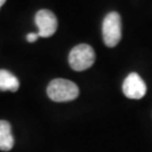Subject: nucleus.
<instances>
[{
  "instance_id": "423d86ee",
  "label": "nucleus",
  "mask_w": 152,
  "mask_h": 152,
  "mask_svg": "<svg viewBox=\"0 0 152 152\" xmlns=\"http://www.w3.org/2000/svg\"><path fill=\"white\" fill-rule=\"evenodd\" d=\"M14 147V136L11 133V126L9 122L0 121V150L9 151Z\"/></svg>"
},
{
  "instance_id": "6e6552de",
  "label": "nucleus",
  "mask_w": 152,
  "mask_h": 152,
  "mask_svg": "<svg viewBox=\"0 0 152 152\" xmlns=\"http://www.w3.org/2000/svg\"><path fill=\"white\" fill-rule=\"evenodd\" d=\"M38 37H39V36H38V33H31V34H28L27 36H26V39H27L29 43H33V42H35Z\"/></svg>"
},
{
  "instance_id": "f257e3e1",
  "label": "nucleus",
  "mask_w": 152,
  "mask_h": 152,
  "mask_svg": "<svg viewBox=\"0 0 152 152\" xmlns=\"http://www.w3.org/2000/svg\"><path fill=\"white\" fill-rule=\"evenodd\" d=\"M48 96L53 102L63 103L75 100L79 96V88L75 82L66 79H54L46 89Z\"/></svg>"
},
{
  "instance_id": "1a4fd4ad",
  "label": "nucleus",
  "mask_w": 152,
  "mask_h": 152,
  "mask_svg": "<svg viewBox=\"0 0 152 152\" xmlns=\"http://www.w3.org/2000/svg\"><path fill=\"white\" fill-rule=\"evenodd\" d=\"M5 2H6V0H0V8L5 5Z\"/></svg>"
},
{
  "instance_id": "f03ea898",
  "label": "nucleus",
  "mask_w": 152,
  "mask_h": 152,
  "mask_svg": "<svg viewBox=\"0 0 152 152\" xmlns=\"http://www.w3.org/2000/svg\"><path fill=\"white\" fill-rule=\"evenodd\" d=\"M96 59L95 51L88 44H79L69 53V64L75 71H83L89 69Z\"/></svg>"
},
{
  "instance_id": "0eeeda50",
  "label": "nucleus",
  "mask_w": 152,
  "mask_h": 152,
  "mask_svg": "<svg viewBox=\"0 0 152 152\" xmlns=\"http://www.w3.org/2000/svg\"><path fill=\"white\" fill-rule=\"evenodd\" d=\"M19 88V81L15 75L7 70H0V90L15 92Z\"/></svg>"
},
{
  "instance_id": "39448f33",
  "label": "nucleus",
  "mask_w": 152,
  "mask_h": 152,
  "mask_svg": "<svg viewBox=\"0 0 152 152\" xmlns=\"http://www.w3.org/2000/svg\"><path fill=\"white\" fill-rule=\"evenodd\" d=\"M123 92L130 99H141L147 92V86L141 77L132 72L123 82Z\"/></svg>"
},
{
  "instance_id": "7ed1b4c3",
  "label": "nucleus",
  "mask_w": 152,
  "mask_h": 152,
  "mask_svg": "<svg viewBox=\"0 0 152 152\" xmlns=\"http://www.w3.org/2000/svg\"><path fill=\"white\" fill-rule=\"evenodd\" d=\"M103 38L108 48H114L120 43L122 38V22L118 12L112 11L104 18Z\"/></svg>"
},
{
  "instance_id": "20e7f679",
  "label": "nucleus",
  "mask_w": 152,
  "mask_h": 152,
  "mask_svg": "<svg viewBox=\"0 0 152 152\" xmlns=\"http://www.w3.org/2000/svg\"><path fill=\"white\" fill-rule=\"evenodd\" d=\"M35 24L38 28V36L51 37L58 29V19L51 10L42 9L36 12Z\"/></svg>"
}]
</instances>
